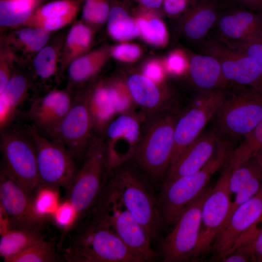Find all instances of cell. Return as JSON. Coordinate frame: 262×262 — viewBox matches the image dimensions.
Returning <instances> with one entry per match:
<instances>
[{
    "instance_id": "13",
    "label": "cell",
    "mask_w": 262,
    "mask_h": 262,
    "mask_svg": "<svg viewBox=\"0 0 262 262\" xmlns=\"http://www.w3.org/2000/svg\"><path fill=\"white\" fill-rule=\"evenodd\" d=\"M89 108L95 131L103 136L110 122L117 115L135 111L125 80L102 79L87 89Z\"/></svg>"
},
{
    "instance_id": "25",
    "label": "cell",
    "mask_w": 262,
    "mask_h": 262,
    "mask_svg": "<svg viewBox=\"0 0 262 262\" xmlns=\"http://www.w3.org/2000/svg\"><path fill=\"white\" fill-rule=\"evenodd\" d=\"M222 0H207L192 5L184 13L182 30L193 41H200L216 25L222 9Z\"/></svg>"
},
{
    "instance_id": "10",
    "label": "cell",
    "mask_w": 262,
    "mask_h": 262,
    "mask_svg": "<svg viewBox=\"0 0 262 262\" xmlns=\"http://www.w3.org/2000/svg\"><path fill=\"white\" fill-rule=\"evenodd\" d=\"M41 132L62 144L77 162L81 163L95 134L87 90L76 91L72 105L64 118L52 129Z\"/></svg>"
},
{
    "instance_id": "1",
    "label": "cell",
    "mask_w": 262,
    "mask_h": 262,
    "mask_svg": "<svg viewBox=\"0 0 262 262\" xmlns=\"http://www.w3.org/2000/svg\"><path fill=\"white\" fill-rule=\"evenodd\" d=\"M57 246L63 262H145L91 213L61 236Z\"/></svg>"
},
{
    "instance_id": "3",
    "label": "cell",
    "mask_w": 262,
    "mask_h": 262,
    "mask_svg": "<svg viewBox=\"0 0 262 262\" xmlns=\"http://www.w3.org/2000/svg\"><path fill=\"white\" fill-rule=\"evenodd\" d=\"M234 147L221 139L208 162L197 171L163 183L158 193L162 232H167L188 205L207 185L212 176L227 162Z\"/></svg>"
},
{
    "instance_id": "41",
    "label": "cell",
    "mask_w": 262,
    "mask_h": 262,
    "mask_svg": "<svg viewBox=\"0 0 262 262\" xmlns=\"http://www.w3.org/2000/svg\"><path fill=\"white\" fill-rule=\"evenodd\" d=\"M142 53L138 45L129 43H122L110 49L111 56L125 63H132L138 60Z\"/></svg>"
},
{
    "instance_id": "19",
    "label": "cell",
    "mask_w": 262,
    "mask_h": 262,
    "mask_svg": "<svg viewBox=\"0 0 262 262\" xmlns=\"http://www.w3.org/2000/svg\"><path fill=\"white\" fill-rule=\"evenodd\" d=\"M75 92L67 87L53 88L33 98L27 113L32 125L40 132L57 125L70 109Z\"/></svg>"
},
{
    "instance_id": "24",
    "label": "cell",
    "mask_w": 262,
    "mask_h": 262,
    "mask_svg": "<svg viewBox=\"0 0 262 262\" xmlns=\"http://www.w3.org/2000/svg\"><path fill=\"white\" fill-rule=\"evenodd\" d=\"M33 81L28 73L14 69L4 89L0 92V131L13 123L32 87Z\"/></svg>"
},
{
    "instance_id": "9",
    "label": "cell",
    "mask_w": 262,
    "mask_h": 262,
    "mask_svg": "<svg viewBox=\"0 0 262 262\" xmlns=\"http://www.w3.org/2000/svg\"><path fill=\"white\" fill-rule=\"evenodd\" d=\"M25 127L35 146L41 187L67 190L78 170L71 153L62 144L46 137L33 125Z\"/></svg>"
},
{
    "instance_id": "37",
    "label": "cell",
    "mask_w": 262,
    "mask_h": 262,
    "mask_svg": "<svg viewBox=\"0 0 262 262\" xmlns=\"http://www.w3.org/2000/svg\"><path fill=\"white\" fill-rule=\"evenodd\" d=\"M262 172V164L255 156L232 169L229 179L230 194H235L245 184Z\"/></svg>"
},
{
    "instance_id": "6",
    "label": "cell",
    "mask_w": 262,
    "mask_h": 262,
    "mask_svg": "<svg viewBox=\"0 0 262 262\" xmlns=\"http://www.w3.org/2000/svg\"><path fill=\"white\" fill-rule=\"evenodd\" d=\"M90 213L106 224L145 262L159 258L147 232L125 206L109 177Z\"/></svg>"
},
{
    "instance_id": "2",
    "label": "cell",
    "mask_w": 262,
    "mask_h": 262,
    "mask_svg": "<svg viewBox=\"0 0 262 262\" xmlns=\"http://www.w3.org/2000/svg\"><path fill=\"white\" fill-rule=\"evenodd\" d=\"M178 116L170 107L145 119L139 145L131 159L156 189L164 182L170 166Z\"/></svg>"
},
{
    "instance_id": "46",
    "label": "cell",
    "mask_w": 262,
    "mask_h": 262,
    "mask_svg": "<svg viewBox=\"0 0 262 262\" xmlns=\"http://www.w3.org/2000/svg\"><path fill=\"white\" fill-rule=\"evenodd\" d=\"M193 5L192 0H163L162 6L170 16H176L186 11Z\"/></svg>"
},
{
    "instance_id": "31",
    "label": "cell",
    "mask_w": 262,
    "mask_h": 262,
    "mask_svg": "<svg viewBox=\"0 0 262 262\" xmlns=\"http://www.w3.org/2000/svg\"><path fill=\"white\" fill-rule=\"evenodd\" d=\"M135 19L139 36L147 44L157 48L165 47L169 40L166 27L155 10L141 8Z\"/></svg>"
},
{
    "instance_id": "45",
    "label": "cell",
    "mask_w": 262,
    "mask_h": 262,
    "mask_svg": "<svg viewBox=\"0 0 262 262\" xmlns=\"http://www.w3.org/2000/svg\"><path fill=\"white\" fill-rule=\"evenodd\" d=\"M165 70L164 64L157 60H151L145 65L143 73L158 84H162Z\"/></svg>"
},
{
    "instance_id": "5",
    "label": "cell",
    "mask_w": 262,
    "mask_h": 262,
    "mask_svg": "<svg viewBox=\"0 0 262 262\" xmlns=\"http://www.w3.org/2000/svg\"><path fill=\"white\" fill-rule=\"evenodd\" d=\"M110 170L104 137L95 133L81 165L67 191V200L75 212L68 231L88 215L108 179Z\"/></svg>"
},
{
    "instance_id": "23",
    "label": "cell",
    "mask_w": 262,
    "mask_h": 262,
    "mask_svg": "<svg viewBox=\"0 0 262 262\" xmlns=\"http://www.w3.org/2000/svg\"><path fill=\"white\" fill-rule=\"evenodd\" d=\"M83 0H56L35 10L27 26L57 31L70 24L76 18Z\"/></svg>"
},
{
    "instance_id": "33",
    "label": "cell",
    "mask_w": 262,
    "mask_h": 262,
    "mask_svg": "<svg viewBox=\"0 0 262 262\" xmlns=\"http://www.w3.org/2000/svg\"><path fill=\"white\" fill-rule=\"evenodd\" d=\"M50 35V32L44 28L27 26L14 32L8 37L6 44L34 57L48 43Z\"/></svg>"
},
{
    "instance_id": "14",
    "label": "cell",
    "mask_w": 262,
    "mask_h": 262,
    "mask_svg": "<svg viewBox=\"0 0 262 262\" xmlns=\"http://www.w3.org/2000/svg\"><path fill=\"white\" fill-rule=\"evenodd\" d=\"M0 207L7 214L11 229L44 230L52 216L40 213L35 198L1 166Z\"/></svg>"
},
{
    "instance_id": "48",
    "label": "cell",
    "mask_w": 262,
    "mask_h": 262,
    "mask_svg": "<svg viewBox=\"0 0 262 262\" xmlns=\"http://www.w3.org/2000/svg\"><path fill=\"white\" fill-rule=\"evenodd\" d=\"M142 8L156 10L162 6L163 0H133Z\"/></svg>"
},
{
    "instance_id": "47",
    "label": "cell",
    "mask_w": 262,
    "mask_h": 262,
    "mask_svg": "<svg viewBox=\"0 0 262 262\" xmlns=\"http://www.w3.org/2000/svg\"><path fill=\"white\" fill-rule=\"evenodd\" d=\"M236 6L262 14V0H230Z\"/></svg>"
},
{
    "instance_id": "4",
    "label": "cell",
    "mask_w": 262,
    "mask_h": 262,
    "mask_svg": "<svg viewBox=\"0 0 262 262\" xmlns=\"http://www.w3.org/2000/svg\"><path fill=\"white\" fill-rule=\"evenodd\" d=\"M109 179L125 206L147 232L153 243L162 233L158 193L138 169L126 162L112 170Z\"/></svg>"
},
{
    "instance_id": "30",
    "label": "cell",
    "mask_w": 262,
    "mask_h": 262,
    "mask_svg": "<svg viewBox=\"0 0 262 262\" xmlns=\"http://www.w3.org/2000/svg\"><path fill=\"white\" fill-rule=\"evenodd\" d=\"M42 229H12L0 235V255L4 262L36 243L45 239Z\"/></svg>"
},
{
    "instance_id": "8",
    "label": "cell",
    "mask_w": 262,
    "mask_h": 262,
    "mask_svg": "<svg viewBox=\"0 0 262 262\" xmlns=\"http://www.w3.org/2000/svg\"><path fill=\"white\" fill-rule=\"evenodd\" d=\"M213 187L207 185L194 198L161 240L157 252L163 262L193 261L199 238L202 205Z\"/></svg>"
},
{
    "instance_id": "44",
    "label": "cell",
    "mask_w": 262,
    "mask_h": 262,
    "mask_svg": "<svg viewBox=\"0 0 262 262\" xmlns=\"http://www.w3.org/2000/svg\"><path fill=\"white\" fill-rule=\"evenodd\" d=\"M74 216V209L67 200L60 204L56 211L52 214L53 221L62 227V231L66 229L71 225Z\"/></svg>"
},
{
    "instance_id": "17",
    "label": "cell",
    "mask_w": 262,
    "mask_h": 262,
    "mask_svg": "<svg viewBox=\"0 0 262 262\" xmlns=\"http://www.w3.org/2000/svg\"><path fill=\"white\" fill-rule=\"evenodd\" d=\"M202 49L204 54L213 56L219 62L223 75L229 83L262 91V71L246 54L220 39L208 41Z\"/></svg>"
},
{
    "instance_id": "26",
    "label": "cell",
    "mask_w": 262,
    "mask_h": 262,
    "mask_svg": "<svg viewBox=\"0 0 262 262\" xmlns=\"http://www.w3.org/2000/svg\"><path fill=\"white\" fill-rule=\"evenodd\" d=\"M111 56L110 49L100 48L89 51L72 61L66 69L67 87L74 92L94 78Z\"/></svg>"
},
{
    "instance_id": "42",
    "label": "cell",
    "mask_w": 262,
    "mask_h": 262,
    "mask_svg": "<svg viewBox=\"0 0 262 262\" xmlns=\"http://www.w3.org/2000/svg\"><path fill=\"white\" fill-rule=\"evenodd\" d=\"M0 49V92L5 87L14 70L15 57L6 43Z\"/></svg>"
},
{
    "instance_id": "49",
    "label": "cell",
    "mask_w": 262,
    "mask_h": 262,
    "mask_svg": "<svg viewBox=\"0 0 262 262\" xmlns=\"http://www.w3.org/2000/svg\"><path fill=\"white\" fill-rule=\"evenodd\" d=\"M253 253L255 262H262V229L254 243Z\"/></svg>"
},
{
    "instance_id": "38",
    "label": "cell",
    "mask_w": 262,
    "mask_h": 262,
    "mask_svg": "<svg viewBox=\"0 0 262 262\" xmlns=\"http://www.w3.org/2000/svg\"><path fill=\"white\" fill-rule=\"evenodd\" d=\"M110 0H83L82 17L89 25H101L107 21Z\"/></svg>"
},
{
    "instance_id": "22",
    "label": "cell",
    "mask_w": 262,
    "mask_h": 262,
    "mask_svg": "<svg viewBox=\"0 0 262 262\" xmlns=\"http://www.w3.org/2000/svg\"><path fill=\"white\" fill-rule=\"evenodd\" d=\"M136 108L145 119L169 107L168 94L143 73H135L125 80Z\"/></svg>"
},
{
    "instance_id": "27",
    "label": "cell",
    "mask_w": 262,
    "mask_h": 262,
    "mask_svg": "<svg viewBox=\"0 0 262 262\" xmlns=\"http://www.w3.org/2000/svg\"><path fill=\"white\" fill-rule=\"evenodd\" d=\"M188 71L194 84L202 91L223 89L229 83L219 62L207 54L193 55L189 60Z\"/></svg>"
},
{
    "instance_id": "32",
    "label": "cell",
    "mask_w": 262,
    "mask_h": 262,
    "mask_svg": "<svg viewBox=\"0 0 262 262\" xmlns=\"http://www.w3.org/2000/svg\"><path fill=\"white\" fill-rule=\"evenodd\" d=\"M64 41L48 43L33 57V72L36 78L45 82L57 76L61 70L60 61Z\"/></svg>"
},
{
    "instance_id": "36",
    "label": "cell",
    "mask_w": 262,
    "mask_h": 262,
    "mask_svg": "<svg viewBox=\"0 0 262 262\" xmlns=\"http://www.w3.org/2000/svg\"><path fill=\"white\" fill-rule=\"evenodd\" d=\"M63 262L57 245L54 241L44 239L31 246L8 262Z\"/></svg>"
},
{
    "instance_id": "18",
    "label": "cell",
    "mask_w": 262,
    "mask_h": 262,
    "mask_svg": "<svg viewBox=\"0 0 262 262\" xmlns=\"http://www.w3.org/2000/svg\"><path fill=\"white\" fill-rule=\"evenodd\" d=\"M262 214V186L252 198L238 207L220 231L213 245L214 257L221 260L230 253L242 234Z\"/></svg>"
},
{
    "instance_id": "43",
    "label": "cell",
    "mask_w": 262,
    "mask_h": 262,
    "mask_svg": "<svg viewBox=\"0 0 262 262\" xmlns=\"http://www.w3.org/2000/svg\"><path fill=\"white\" fill-rule=\"evenodd\" d=\"M166 71L175 74L180 75L189 68V60L185 53L180 49L171 51L164 63Z\"/></svg>"
},
{
    "instance_id": "34",
    "label": "cell",
    "mask_w": 262,
    "mask_h": 262,
    "mask_svg": "<svg viewBox=\"0 0 262 262\" xmlns=\"http://www.w3.org/2000/svg\"><path fill=\"white\" fill-rule=\"evenodd\" d=\"M38 0H0V25L13 28L26 24L33 14Z\"/></svg>"
},
{
    "instance_id": "51",
    "label": "cell",
    "mask_w": 262,
    "mask_h": 262,
    "mask_svg": "<svg viewBox=\"0 0 262 262\" xmlns=\"http://www.w3.org/2000/svg\"><path fill=\"white\" fill-rule=\"evenodd\" d=\"M207 0H192L193 5L196 4L199 2L204 1Z\"/></svg>"
},
{
    "instance_id": "15",
    "label": "cell",
    "mask_w": 262,
    "mask_h": 262,
    "mask_svg": "<svg viewBox=\"0 0 262 262\" xmlns=\"http://www.w3.org/2000/svg\"><path fill=\"white\" fill-rule=\"evenodd\" d=\"M203 91L204 93L177 117L170 166L201 134L208 121L216 115L227 97L223 89Z\"/></svg>"
},
{
    "instance_id": "16",
    "label": "cell",
    "mask_w": 262,
    "mask_h": 262,
    "mask_svg": "<svg viewBox=\"0 0 262 262\" xmlns=\"http://www.w3.org/2000/svg\"><path fill=\"white\" fill-rule=\"evenodd\" d=\"M145 118L138 112L123 113L115 116L107 125L104 135L110 172L128 162L140 143Z\"/></svg>"
},
{
    "instance_id": "39",
    "label": "cell",
    "mask_w": 262,
    "mask_h": 262,
    "mask_svg": "<svg viewBox=\"0 0 262 262\" xmlns=\"http://www.w3.org/2000/svg\"><path fill=\"white\" fill-rule=\"evenodd\" d=\"M224 42L246 54L257 63L262 71V33L243 41Z\"/></svg>"
},
{
    "instance_id": "50",
    "label": "cell",
    "mask_w": 262,
    "mask_h": 262,
    "mask_svg": "<svg viewBox=\"0 0 262 262\" xmlns=\"http://www.w3.org/2000/svg\"><path fill=\"white\" fill-rule=\"evenodd\" d=\"M262 164V147L260 149L256 156Z\"/></svg>"
},
{
    "instance_id": "29",
    "label": "cell",
    "mask_w": 262,
    "mask_h": 262,
    "mask_svg": "<svg viewBox=\"0 0 262 262\" xmlns=\"http://www.w3.org/2000/svg\"><path fill=\"white\" fill-rule=\"evenodd\" d=\"M128 0H110V8L107 20V29L114 40L124 41L139 35L135 18L129 11Z\"/></svg>"
},
{
    "instance_id": "7",
    "label": "cell",
    "mask_w": 262,
    "mask_h": 262,
    "mask_svg": "<svg viewBox=\"0 0 262 262\" xmlns=\"http://www.w3.org/2000/svg\"><path fill=\"white\" fill-rule=\"evenodd\" d=\"M2 166L35 198L41 187L36 153L26 128L11 124L0 131Z\"/></svg>"
},
{
    "instance_id": "21",
    "label": "cell",
    "mask_w": 262,
    "mask_h": 262,
    "mask_svg": "<svg viewBox=\"0 0 262 262\" xmlns=\"http://www.w3.org/2000/svg\"><path fill=\"white\" fill-rule=\"evenodd\" d=\"M237 7L221 10L216 26L222 41L241 42L262 33V14Z\"/></svg>"
},
{
    "instance_id": "40",
    "label": "cell",
    "mask_w": 262,
    "mask_h": 262,
    "mask_svg": "<svg viewBox=\"0 0 262 262\" xmlns=\"http://www.w3.org/2000/svg\"><path fill=\"white\" fill-rule=\"evenodd\" d=\"M56 190L41 187L37 192L35 202L38 211L41 214L51 216L59 207Z\"/></svg>"
},
{
    "instance_id": "35",
    "label": "cell",
    "mask_w": 262,
    "mask_h": 262,
    "mask_svg": "<svg viewBox=\"0 0 262 262\" xmlns=\"http://www.w3.org/2000/svg\"><path fill=\"white\" fill-rule=\"evenodd\" d=\"M244 138L240 144L233 149L227 161L231 170L256 156L262 147V118Z\"/></svg>"
},
{
    "instance_id": "20",
    "label": "cell",
    "mask_w": 262,
    "mask_h": 262,
    "mask_svg": "<svg viewBox=\"0 0 262 262\" xmlns=\"http://www.w3.org/2000/svg\"><path fill=\"white\" fill-rule=\"evenodd\" d=\"M220 139L216 131L200 134L170 166L163 183L193 174L200 169L213 156Z\"/></svg>"
},
{
    "instance_id": "28",
    "label": "cell",
    "mask_w": 262,
    "mask_h": 262,
    "mask_svg": "<svg viewBox=\"0 0 262 262\" xmlns=\"http://www.w3.org/2000/svg\"><path fill=\"white\" fill-rule=\"evenodd\" d=\"M94 38L91 27L83 21L75 23L69 30L64 41L60 68L65 71L74 60L90 51Z\"/></svg>"
},
{
    "instance_id": "11",
    "label": "cell",
    "mask_w": 262,
    "mask_h": 262,
    "mask_svg": "<svg viewBox=\"0 0 262 262\" xmlns=\"http://www.w3.org/2000/svg\"><path fill=\"white\" fill-rule=\"evenodd\" d=\"M220 132L244 137L262 118V91L244 87L227 96L216 114Z\"/></svg>"
},
{
    "instance_id": "12",
    "label": "cell",
    "mask_w": 262,
    "mask_h": 262,
    "mask_svg": "<svg viewBox=\"0 0 262 262\" xmlns=\"http://www.w3.org/2000/svg\"><path fill=\"white\" fill-rule=\"evenodd\" d=\"M231 172L226 162L220 177L204 201L199 238L193 261L200 260L211 252L213 243L227 219L232 202L229 189Z\"/></svg>"
}]
</instances>
